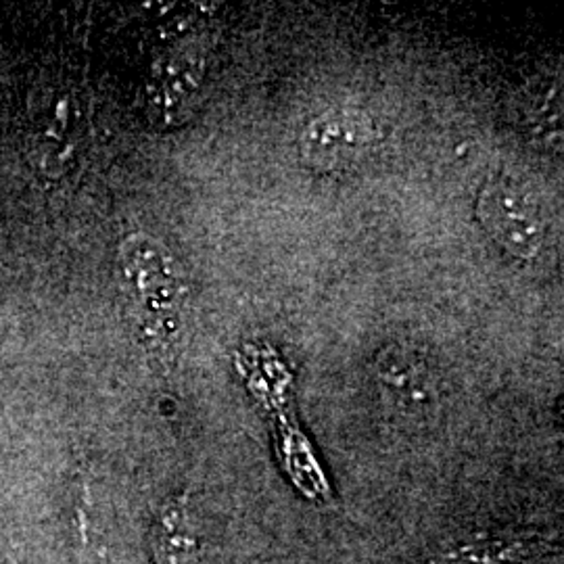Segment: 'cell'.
<instances>
[{
	"label": "cell",
	"instance_id": "obj_1",
	"mask_svg": "<svg viewBox=\"0 0 564 564\" xmlns=\"http://www.w3.org/2000/svg\"><path fill=\"white\" fill-rule=\"evenodd\" d=\"M121 289L144 345L160 358H174L186 337L188 281L165 242L130 232L118 247Z\"/></svg>",
	"mask_w": 564,
	"mask_h": 564
},
{
	"label": "cell",
	"instance_id": "obj_2",
	"mask_svg": "<svg viewBox=\"0 0 564 564\" xmlns=\"http://www.w3.org/2000/svg\"><path fill=\"white\" fill-rule=\"evenodd\" d=\"M477 220L506 256L533 262L544 251L547 218L535 193L514 181L489 182L477 199Z\"/></svg>",
	"mask_w": 564,
	"mask_h": 564
},
{
	"label": "cell",
	"instance_id": "obj_3",
	"mask_svg": "<svg viewBox=\"0 0 564 564\" xmlns=\"http://www.w3.org/2000/svg\"><path fill=\"white\" fill-rule=\"evenodd\" d=\"M209 57L202 42H181L153 63L147 86V113L158 128H178L202 102Z\"/></svg>",
	"mask_w": 564,
	"mask_h": 564
},
{
	"label": "cell",
	"instance_id": "obj_4",
	"mask_svg": "<svg viewBox=\"0 0 564 564\" xmlns=\"http://www.w3.org/2000/svg\"><path fill=\"white\" fill-rule=\"evenodd\" d=\"M372 370L384 405L402 419L423 421L440 408V375L421 347L389 343Z\"/></svg>",
	"mask_w": 564,
	"mask_h": 564
},
{
	"label": "cell",
	"instance_id": "obj_5",
	"mask_svg": "<svg viewBox=\"0 0 564 564\" xmlns=\"http://www.w3.org/2000/svg\"><path fill=\"white\" fill-rule=\"evenodd\" d=\"M379 139L372 118L358 109H328L307 121L297 151L314 172H339L362 162Z\"/></svg>",
	"mask_w": 564,
	"mask_h": 564
},
{
	"label": "cell",
	"instance_id": "obj_6",
	"mask_svg": "<svg viewBox=\"0 0 564 564\" xmlns=\"http://www.w3.org/2000/svg\"><path fill=\"white\" fill-rule=\"evenodd\" d=\"M524 132L538 144L563 142V84L556 76H538L519 95Z\"/></svg>",
	"mask_w": 564,
	"mask_h": 564
},
{
	"label": "cell",
	"instance_id": "obj_7",
	"mask_svg": "<svg viewBox=\"0 0 564 564\" xmlns=\"http://www.w3.org/2000/svg\"><path fill=\"white\" fill-rule=\"evenodd\" d=\"M544 552L542 538H496L479 544H464L445 552L435 564H517Z\"/></svg>",
	"mask_w": 564,
	"mask_h": 564
},
{
	"label": "cell",
	"instance_id": "obj_8",
	"mask_svg": "<svg viewBox=\"0 0 564 564\" xmlns=\"http://www.w3.org/2000/svg\"><path fill=\"white\" fill-rule=\"evenodd\" d=\"M153 550L160 564H197L199 542L191 524L188 510L182 506L165 508L153 535Z\"/></svg>",
	"mask_w": 564,
	"mask_h": 564
}]
</instances>
